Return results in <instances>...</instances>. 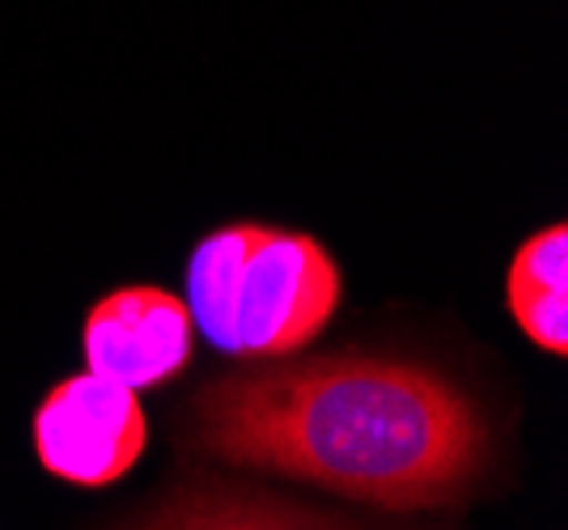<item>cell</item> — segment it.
Returning <instances> with one entry per match:
<instances>
[{
	"instance_id": "cell-5",
	"label": "cell",
	"mask_w": 568,
	"mask_h": 530,
	"mask_svg": "<svg viewBox=\"0 0 568 530\" xmlns=\"http://www.w3.org/2000/svg\"><path fill=\"white\" fill-rule=\"evenodd\" d=\"M505 302L544 353H568V225L556 221L526 238L505 272Z\"/></svg>"
},
{
	"instance_id": "cell-2",
	"label": "cell",
	"mask_w": 568,
	"mask_h": 530,
	"mask_svg": "<svg viewBox=\"0 0 568 530\" xmlns=\"http://www.w3.org/2000/svg\"><path fill=\"white\" fill-rule=\"evenodd\" d=\"M344 276L310 234L225 225L191 251L187 310L230 357H293L335 318Z\"/></svg>"
},
{
	"instance_id": "cell-4",
	"label": "cell",
	"mask_w": 568,
	"mask_h": 530,
	"mask_svg": "<svg viewBox=\"0 0 568 530\" xmlns=\"http://www.w3.org/2000/svg\"><path fill=\"white\" fill-rule=\"evenodd\" d=\"M81 344L90 374L149 390L191 361V310L158 285H123L90 306Z\"/></svg>"
},
{
	"instance_id": "cell-3",
	"label": "cell",
	"mask_w": 568,
	"mask_h": 530,
	"mask_svg": "<svg viewBox=\"0 0 568 530\" xmlns=\"http://www.w3.org/2000/svg\"><path fill=\"white\" fill-rule=\"evenodd\" d=\"M30 437L48 476L77 488H106L141 462L149 420L132 386L85 369L43 395Z\"/></svg>"
},
{
	"instance_id": "cell-1",
	"label": "cell",
	"mask_w": 568,
	"mask_h": 530,
	"mask_svg": "<svg viewBox=\"0 0 568 530\" xmlns=\"http://www.w3.org/2000/svg\"><path fill=\"white\" fill-rule=\"evenodd\" d=\"M187 446L412 513L467 492L488 458V429L437 369L344 348L209 383L191 399Z\"/></svg>"
}]
</instances>
